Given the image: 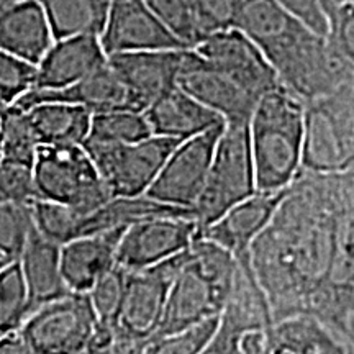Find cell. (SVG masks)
Instances as JSON below:
<instances>
[{"label":"cell","instance_id":"obj_1","mask_svg":"<svg viewBox=\"0 0 354 354\" xmlns=\"http://www.w3.org/2000/svg\"><path fill=\"white\" fill-rule=\"evenodd\" d=\"M336 174L302 171L250 250L253 277L274 323L313 317L331 263Z\"/></svg>","mask_w":354,"mask_h":354},{"label":"cell","instance_id":"obj_2","mask_svg":"<svg viewBox=\"0 0 354 354\" xmlns=\"http://www.w3.org/2000/svg\"><path fill=\"white\" fill-rule=\"evenodd\" d=\"M236 28L263 51L279 84L304 104L354 88V73L326 37L313 32L277 0H245Z\"/></svg>","mask_w":354,"mask_h":354},{"label":"cell","instance_id":"obj_3","mask_svg":"<svg viewBox=\"0 0 354 354\" xmlns=\"http://www.w3.org/2000/svg\"><path fill=\"white\" fill-rule=\"evenodd\" d=\"M238 268V261L230 251L198 234L172 282L153 338L220 317L232 297Z\"/></svg>","mask_w":354,"mask_h":354},{"label":"cell","instance_id":"obj_4","mask_svg":"<svg viewBox=\"0 0 354 354\" xmlns=\"http://www.w3.org/2000/svg\"><path fill=\"white\" fill-rule=\"evenodd\" d=\"M305 104L279 84L256 102L250 118L256 187L284 190L302 172Z\"/></svg>","mask_w":354,"mask_h":354},{"label":"cell","instance_id":"obj_5","mask_svg":"<svg viewBox=\"0 0 354 354\" xmlns=\"http://www.w3.org/2000/svg\"><path fill=\"white\" fill-rule=\"evenodd\" d=\"M258 192L250 122L225 123L205 185L194 207L198 228H207L233 205Z\"/></svg>","mask_w":354,"mask_h":354},{"label":"cell","instance_id":"obj_6","mask_svg":"<svg viewBox=\"0 0 354 354\" xmlns=\"http://www.w3.org/2000/svg\"><path fill=\"white\" fill-rule=\"evenodd\" d=\"M187 251L151 268L128 271L125 294L113 326L112 354H140L156 335L167 294Z\"/></svg>","mask_w":354,"mask_h":354},{"label":"cell","instance_id":"obj_7","mask_svg":"<svg viewBox=\"0 0 354 354\" xmlns=\"http://www.w3.org/2000/svg\"><path fill=\"white\" fill-rule=\"evenodd\" d=\"M33 176L38 201L88 214L112 198L84 146H39Z\"/></svg>","mask_w":354,"mask_h":354},{"label":"cell","instance_id":"obj_8","mask_svg":"<svg viewBox=\"0 0 354 354\" xmlns=\"http://www.w3.org/2000/svg\"><path fill=\"white\" fill-rule=\"evenodd\" d=\"M354 315V169L336 174L331 263L313 318L343 333Z\"/></svg>","mask_w":354,"mask_h":354},{"label":"cell","instance_id":"obj_9","mask_svg":"<svg viewBox=\"0 0 354 354\" xmlns=\"http://www.w3.org/2000/svg\"><path fill=\"white\" fill-rule=\"evenodd\" d=\"M99 330L87 294H71L30 313L19 335L32 354H86Z\"/></svg>","mask_w":354,"mask_h":354},{"label":"cell","instance_id":"obj_10","mask_svg":"<svg viewBox=\"0 0 354 354\" xmlns=\"http://www.w3.org/2000/svg\"><path fill=\"white\" fill-rule=\"evenodd\" d=\"M353 169V102L323 99L305 104L302 171L333 176Z\"/></svg>","mask_w":354,"mask_h":354},{"label":"cell","instance_id":"obj_11","mask_svg":"<svg viewBox=\"0 0 354 354\" xmlns=\"http://www.w3.org/2000/svg\"><path fill=\"white\" fill-rule=\"evenodd\" d=\"M177 141L148 136L128 145L86 140V149L112 197L146 196Z\"/></svg>","mask_w":354,"mask_h":354},{"label":"cell","instance_id":"obj_12","mask_svg":"<svg viewBox=\"0 0 354 354\" xmlns=\"http://www.w3.org/2000/svg\"><path fill=\"white\" fill-rule=\"evenodd\" d=\"M223 127L225 123L177 143L146 196L166 205L194 210L209 176Z\"/></svg>","mask_w":354,"mask_h":354},{"label":"cell","instance_id":"obj_13","mask_svg":"<svg viewBox=\"0 0 354 354\" xmlns=\"http://www.w3.org/2000/svg\"><path fill=\"white\" fill-rule=\"evenodd\" d=\"M198 223L189 216H159L138 221L123 232L117 248V264L140 271L187 251L198 236Z\"/></svg>","mask_w":354,"mask_h":354},{"label":"cell","instance_id":"obj_14","mask_svg":"<svg viewBox=\"0 0 354 354\" xmlns=\"http://www.w3.org/2000/svg\"><path fill=\"white\" fill-rule=\"evenodd\" d=\"M194 51L227 74L256 100L279 86L276 71L263 51L241 30L232 28L210 35L198 43Z\"/></svg>","mask_w":354,"mask_h":354},{"label":"cell","instance_id":"obj_15","mask_svg":"<svg viewBox=\"0 0 354 354\" xmlns=\"http://www.w3.org/2000/svg\"><path fill=\"white\" fill-rule=\"evenodd\" d=\"M238 274L227 307L218 325L201 354H243V339L254 331H268L272 326L271 313L263 292L256 284L251 266L238 263Z\"/></svg>","mask_w":354,"mask_h":354},{"label":"cell","instance_id":"obj_16","mask_svg":"<svg viewBox=\"0 0 354 354\" xmlns=\"http://www.w3.org/2000/svg\"><path fill=\"white\" fill-rule=\"evenodd\" d=\"M100 43L107 56L123 53L187 50L149 10L145 0H112Z\"/></svg>","mask_w":354,"mask_h":354},{"label":"cell","instance_id":"obj_17","mask_svg":"<svg viewBox=\"0 0 354 354\" xmlns=\"http://www.w3.org/2000/svg\"><path fill=\"white\" fill-rule=\"evenodd\" d=\"M177 87L223 118L225 123L250 122L258 102L194 50L184 53Z\"/></svg>","mask_w":354,"mask_h":354},{"label":"cell","instance_id":"obj_18","mask_svg":"<svg viewBox=\"0 0 354 354\" xmlns=\"http://www.w3.org/2000/svg\"><path fill=\"white\" fill-rule=\"evenodd\" d=\"M185 51L161 50L109 56V64L130 92L136 112L143 113L154 100L177 86Z\"/></svg>","mask_w":354,"mask_h":354},{"label":"cell","instance_id":"obj_19","mask_svg":"<svg viewBox=\"0 0 354 354\" xmlns=\"http://www.w3.org/2000/svg\"><path fill=\"white\" fill-rule=\"evenodd\" d=\"M284 190L254 192L245 201L233 205L218 220L202 228L198 234L230 251L240 264H250V250L258 234L272 218Z\"/></svg>","mask_w":354,"mask_h":354},{"label":"cell","instance_id":"obj_20","mask_svg":"<svg viewBox=\"0 0 354 354\" xmlns=\"http://www.w3.org/2000/svg\"><path fill=\"white\" fill-rule=\"evenodd\" d=\"M109 56L104 51L99 37H79L55 39L37 64L38 91H59L87 77L94 71L107 64Z\"/></svg>","mask_w":354,"mask_h":354},{"label":"cell","instance_id":"obj_21","mask_svg":"<svg viewBox=\"0 0 354 354\" xmlns=\"http://www.w3.org/2000/svg\"><path fill=\"white\" fill-rule=\"evenodd\" d=\"M43 102H63V104L79 105L92 115L115 112V110H135L130 92L109 64V61L100 69L66 88H59V91L33 88L17 104V107L28 110Z\"/></svg>","mask_w":354,"mask_h":354},{"label":"cell","instance_id":"obj_22","mask_svg":"<svg viewBox=\"0 0 354 354\" xmlns=\"http://www.w3.org/2000/svg\"><path fill=\"white\" fill-rule=\"evenodd\" d=\"M55 39L38 0H13L0 8V51L37 66Z\"/></svg>","mask_w":354,"mask_h":354},{"label":"cell","instance_id":"obj_23","mask_svg":"<svg viewBox=\"0 0 354 354\" xmlns=\"http://www.w3.org/2000/svg\"><path fill=\"white\" fill-rule=\"evenodd\" d=\"M143 113L151 135L177 143L225 123L223 118L177 86L154 100Z\"/></svg>","mask_w":354,"mask_h":354},{"label":"cell","instance_id":"obj_24","mask_svg":"<svg viewBox=\"0 0 354 354\" xmlns=\"http://www.w3.org/2000/svg\"><path fill=\"white\" fill-rule=\"evenodd\" d=\"M125 230L81 236L61 246V272L71 292L87 294L97 279L117 264V248Z\"/></svg>","mask_w":354,"mask_h":354},{"label":"cell","instance_id":"obj_25","mask_svg":"<svg viewBox=\"0 0 354 354\" xmlns=\"http://www.w3.org/2000/svg\"><path fill=\"white\" fill-rule=\"evenodd\" d=\"M19 264L30 299V313L71 294L61 272V246L43 236L35 227L21 251Z\"/></svg>","mask_w":354,"mask_h":354},{"label":"cell","instance_id":"obj_26","mask_svg":"<svg viewBox=\"0 0 354 354\" xmlns=\"http://www.w3.org/2000/svg\"><path fill=\"white\" fill-rule=\"evenodd\" d=\"M268 339L271 354H346L342 333L307 315L274 323Z\"/></svg>","mask_w":354,"mask_h":354},{"label":"cell","instance_id":"obj_27","mask_svg":"<svg viewBox=\"0 0 354 354\" xmlns=\"http://www.w3.org/2000/svg\"><path fill=\"white\" fill-rule=\"evenodd\" d=\"M39 146H82L91 131L92 113L63 102H43L28 110Z\"/></svg>","mask_w":354,"mask_h":354},{"label":"cell","instance_id":"obj_28","mask_svg":"<svg viewBox=\"0 0 354 354\" xmlns=\"http://www.w3.org/2000/svg\"><path fill=\"white\" fill-rule=\"evenodd\" d=\"M56 39L92 35L100 37L112 0H38Z\"/></svg>","mask_w":354,"mask_h":354},{"label":"cell","instance_id":"obj_29","mask_svg":"<svg viewBox=\"0 0 354 354\" xmlns=\"http://www.w3.org/2000/svg\"><path fill=\"white\" fill-rule=\"evenodd\" d=\"M39 143L28 115L17 105L0 110V159L33 166Z\"/></svg>","mask_w":354,"mask_h":354},{"label":"cell","instance_id":"obj_30","mask_svg":"<svg viewBox=\"0 0 354 354\" xmlns=\"http://www.w3.org/2000/svg\"><path fill=\"white\" fill-rule=\"evenodd\" d=\"M151 136L145 113L135 110H115V112L92 115L91 131L87 140L99 143L128 145Z\"/></svg>","mask_w":354,"mask_h":354},{"label":"cell","instance_id":"obj_31","mask_svg":"<svg viewBox=\"0 0 354 354\" xmlns=\"http://www.w3.org/2000/svg\"><path fill=\"white\" fill-rule=\"evenodd\" d=\"M30 315V299L19 261L0 271V336L19 331Z\"/></svg>","mask_w":354,"mask_h":354},{"label":"cell","instance_id":"obj_32","mask_svg":"<svg viewBox=\"0 0 354 354\" xmlns=\"http://www.w3.org/2000/svg\"><path fill=\"white\" fill-rule=\"evenodd\" d=\"M32 212L35 227L46 240L63 246L81 236L84 212L46 201H35Z\"/></svg>","mask_w":354,"mask_h":354},{"label":"cell","instance_id":"obj_33","mask_svg":"<svg viewBox=\"0 0 354 354\" xmlns=\"http://www.w3.org/2000/svg\"><path fill=\"white\" fill-rule=\"evenodd\" d=\"M127 269L115 264L107 272L102 274L97 282L87 292L92 308H94L99 325L113 331L117 323L118 312H120L123 294L127 284Z\"/></svg>","mask_w":354,"mask_h":354},{"label":"cell","instance_id":"obj_34","mask_svg":"<svg viewBox=\"0 0 354 354\" xmlns=\"http://www.w3.org/2000/svg\"><path fill=\"white\" fill-rule=\"evenodd\" d=\"M33 230L32 205L0 202V254L3 258L19 261Z\"/></svg>","mask_w":354,"mask_h":354},{"label":"cell","instance_id":"obj_35","mask_svg":"<svg viewBox=\"0 0 354 354\" xmlns=\"http://www.w3.org/2000/svg\"><path fill=\"white\" fill-rule=\"evenodd\" d=\"M202 41L210 35L236 28L245 0H187Z\"/></svg>","mask_w":354,"mask_h":354},{"label":"cell","instance_id":"obj_36","mask_svg":"<svg viewBox=\"0 0 354 354\" xmlns=\"http://www.w3.org/2000/svg\"><path fill=\"white\" fill-rule=\"evenodd\" d=\"M156 19L165 25L187 50H194L202 41L196 20L190 12L187 0H145Z\"/></svg>","mask_w":354,"mask_h":354},{"label":"cell","instance_id":"obj_37","mask_svg":"<svg viewBox=\"0 0 354 354\" xmlns=\"http://www.w3.org/2000/svg\"><path fill=\"white\" fill-rule=\"evenodd\" d=\"M37 84V66L0 51V110L17 105L33 91Z\"/></svg>","mask_w":354,"mask_h":354},{"label":"cell","instance_id":"obj_38","mask_svg":"<svg viewBox=\"0 0 354 354\" xmlns=\"http://www.w3.org/2000/svg\"><path fill=\"white\" fill-rule=\"evenodd\" d=\"M218 318H212L190 328L149 339L140 354H201L210 336L214 335Z\"/></svg>","mask_w":354,"mask_h":354},{"label":"cell","instance_id":"obj_39","mask_svg":"<svg viewBox=\"0 0 354 354\" xmlns=\"http://www.w3.org/2000/svg\"><path fill=\"white\" fill-rule=\"evenodd\" d=\"M328 33L326 39L348 68L354 73V2L343 0L326 8Z\"/></svg>","mask_w":354,"mask_h":354},{"label":"cell","instance_id":"obj_40","mask_svg":"<svg viewBox=\"0 0 354 354\" xmlns=\"http://www.w3.org/2000/svg\"><path fill=\"white\" fill-rule=\"evenodd\" d=\"M38 201L33 166L0 159V202L32 205Z\"/></svg>","mask_w":354,"mask_h":354},{"label":"cell","instance_id":"obj_41","mask_svg":"<svg viewBox=\"0 0 354 354\" xmlns=\"http://www.w3.org/2000/svg\"><path fill=\"white\" fill-rule=\"evenodd\" d=\"M243 354H271L268 331H254L243 339Z\"/></svg>","mask_w":354,"mask_h":354},{"label":"cell","instance_id":"obj_42","mask_svg":"<svg viewBox=\"0 0 354 354\" xmlns=\"http://www.w3.org/2000/svg\"><path fill=\"white\" fill-rule=\"evenodd\" d=\"M0 354H32L19 331L0 336Z\"/></svg>","mask_w":354,"mask_h":354},{"label":"cell","instance_id":"obj_43","mask_svg":"<svg viewBox=\"0 0 354 354\" xmlns=\"http://www.w3.org/2000/svg\"><path fill=\"white\" fill-rule=\"evenodd\" d=\"M343 342L344 348H346V354H354V335L349 333V331H343Z\"/></svg>","mask_w":354,"mask_h":354},{"label":"cell","instance_id":"obj_44","mask_svg":"<svg viewBox=\"0 0 354 354\" xmlns=\"http://www.w3.org/2000/svg\"><path fill=\"white\" fill-rule=\"evenodd\" d=\"M346 331H349V333L351 335H354V317L351 318V320H349V323H348V328H346Z\"/></svg>","mask_w":354,"mask_h":354},{"label":"cell","instance_id":"obj_45","mask_svg":"<svg viewBox=\"0 0 354 354\" xmlns=\"http://www.w3.org/2000/svg\"><path fill=\"white\" fill-rule=\"evenodd\" d=\"M8 263H12V261H8V259H6V258H3V256H2V254H0V271H2V268H3V266H7Z\"/></svg>","mask_w":354,"mask_h":354},{"label":"cell","instance_id":"obj_46","mask_svg":"<svg viewBox=\"0 0 354 354\" xmlns=\"http://www.w3.org/2000/svg\"><path fill=\"white\" fill-rule=\"evenodd\" d=\"M10 2H13V0H0V8H2L3 6H7V3H10Z\"/></svg>","mask_w":354,"mask_h":354},{"label":"cell","instance_id":"obj_47","mask_svg":"<svg viewBox=\"0 0 354 354\" xmlns=\"http://www.w3.org/2000/svg\"><path fill=\"white\" fill-rule=\"evenodd\" d=\"M86 354H110V353H92L91 351V353H86Z\"/></svg>","mask_w":354,"mask_h":354},{"label":"cell","instance_id":"obj_48","mask_svg":"<svg viewBox=\"0 0 354 354\" xmlns=\"http://www.w3.org/2000/svg\"><path fill=\"white\" fill-rule=\"evenodd\" d=\"M353 317H354V315H353ZM353 317H351V318H353Z\"/></svg>","mask_w":354,"mask_h":354},{"label":"cell","instance_id":"obj_49","mask_svg":"<svg viewBox=\"0 0 354 354\" xmlns=\"http://www.w3.org/2000/svg\"><path fill=\"white\" fill-rule=\"evenodd\" d=\"M353 2H354V0H353Z\"/></svg>","mask_w":354,"mask_h":354}]
</instances>
